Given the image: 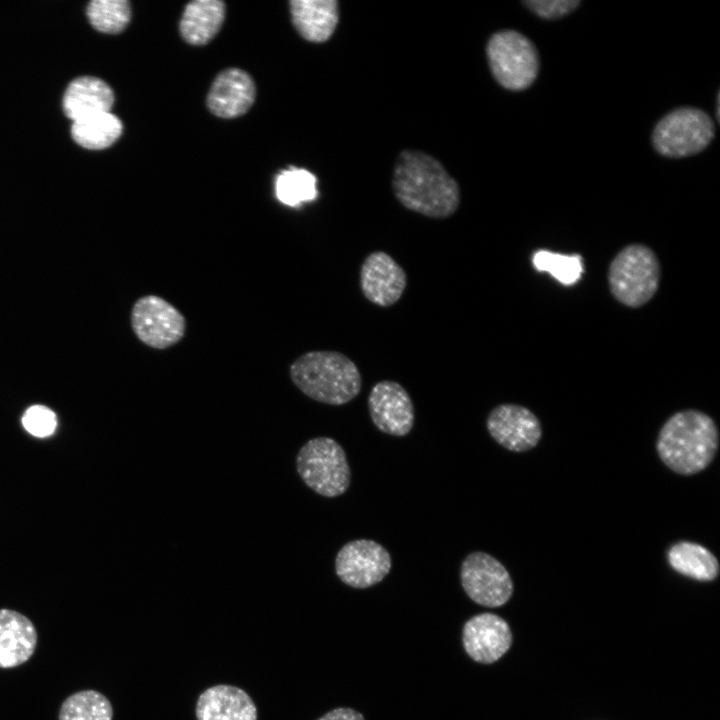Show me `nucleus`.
<instances>
[{
	"label": "nucleus",
	"mask_w": 720,
	"mask_h": 720,
	"mask_svg": "<svg viewBox=\"0 0 720 720\" xmlns=\"http://www.w3.org/2000/svg\"><path fill=\"white\" fill-rule=\"evenodd\" d=\"M130 322L136 337L146 346L158 350L176 345L186 331L184 315L166 299L154 294L135 301Z\"/></svg>",
	"instance_id": "nucleus-8"
},
{
	"label": "nucleus",
	"mask_w": 720,
	"mask_h": 720,
	"mask_svg": "<svg viewBox=\"0 0 720 720\" xmlns=\"http://www.w3.org/2000/svg\"><path fill=\"white\" fill-rule=\"evenodd\" d=\"M121 120L111 112L96 114L77 121L71 126V136L81 147L102 150L113 145L121 136Z\"/></svg>",
	"instance_id": "nucleus-22"
},
{
	"label": "nucleus",
	"mask_w": 720,
	"mask_h": 720,
	"mask_svg": "<svg viewBox=\"0 0 720 720\" xmlns=\"http://www.w3.org/2000/svg\"><path fill=\"white\" fill-rule=\"evenodd\" d=\"M460 580L468 597L481 606H503L513 594V581L506 567L483 551L472 552L464 558Z\"/></svg>",
	"instance_id": "nucleus-9"
},
{
	"label": "nucleus",
	"mask_w": 720,
	"mask_h": 720,
	"mask_svg": "<svg viewBox=\"0 0 720 720\" xmlns=\"http://www.w3.org/2000/svg\"><path fill=\"white\" fill-rule=\"evenodd\" d=\"M661 277L657 255L648 246L629 244L613 258L608 269V285L621 304L638 308L656 294Z\"/></svg>",
	"instance_id": "nucleus-4"
},
{
	"label": "nucleus",
	"mask_w": 720,
	"mask_h": 720,
	"mask_svg": "<svg viewBox=\"0 0 720 720\" xmlns=\"http://www.w3.org/2000/svg\"><path fill=\"white\" fill-rule=\"evenodd\" d=\"M666 557L674 571L696 581L711 582L720 572L717 557L696 542L678 541L669 547Z\"/></svg>",
	"instance_id": "nucleus-21"
},
{
	"label": "nucleus",
	"mask_w": 720,
	"mask_h": 720,
	"mask_svg": "<svg viewBox=\"0 0 720 720\" xmlns=\"http://www.w3.org/2000/svg\"><path fill=\"white\" fill-rule=\"evenodd\" d=\"M537 16L544 19L561 18L574 11L579 0H529L523 2Z\"/></svg>",
	"instance_id": "nucleus-28"
},
{
	"label": "nucleus",
	"mask_w": 720,
	"mask_h": 720,
	"mask_svg": "<svg viewBox=\"0 0 720 720\" xmlns=\"http://www.w3.org/2000/svg\"><path fill=\"white\" fill-rule=\"evenodd\" d=\"M22 424L31 435L44 438L54 433L57 427V418L50 408L33 405L24 412Z\"/></svg>",
	"instance_id": "nucleus-27"
},
{
	"label": "nucleus",
	"mask_w": 720,
	"mask_h": 720,
	"mask_svg": "<svg viewBox=\"0 0 720 720\" xmlns=\"http://www.w3.org/2000/svg\"><path fill=\"white\" fill-rule=\"evenodd\" d=\"M463 646L476 662L491 664L511 647L512 632L508 623L494 613L471 617L463 627Z\"/></svg>",
	"instance_id": "nucleus-14"
},
{
	"label": "nucleus",
	"mask_w": 720,
	"mask_h": 720,
	"mask_svg": "<svg viewBox=\"0 0 720 720\" xmlns=\"http://www.w3.org/2000/svg\"><path fill=\"white\" fill-rule=\"evenodd\" d=\"M486 427L499 445L513 452L533 449L542 437L538 417L530 409L513 403L494 407L487 416Z\"/></svg>",
	"instance_id": "nucleus-11"
},
{
	"label": "nucleus",
	"mask_w": 720,
	"mask_h": 720,
	"mask_svg": "<svg viewBox=\"0 0 720 720\" xmlns=\"http://www.w3.org/2000/svg\"><path fill=\"white\" fill-rule=\"evenodd\" d=\"M404 268L388 253L373 251L363 260L359 284L363 296L379 307H390L399 301L407 287Z\"/></svg>",
	"instance_id": "nucleus-13"
},
{
	"label": "nucleus",
	"mask_w": 720,
	"mask_h": 720,
	"mask_svg": "<svg viewBox=\"0 0 720 720\" xmlns=\"http://www.w3.org/2000/svg\"><path fill=\"white\" fill-rule=\"evenodd\" d=\"M289 375L305 396L333 406L352 401L362 388L357 364L339 351L305 352L291 363Z\"/></svg>",
	"instance_id": "nucleus-3"
},
{
	"label": "nucleus",
	"mask_w": 720,
	"mask_h": 720,
	"mask_svg": "<svg viewBox=\"0 0 720 720\" xmlns=\"http://www.w3.org/2000/svg\"><path fill=\"white\" fill-rule=\"evenodd\" d=\"M197 720H257V708L243 689L219 684L204 690L197 699Z\"/></svg>",
	"instance_id": "nucleus-16"
},
{
	"label": "nucleus",
	"mask_w": 720,
	"mask_h": 720,
	"mask_svg": "<svg viewBox=\"0 0 720 720\" xmlns=\"http://www.w3.org/2000/svg\"><path fill=\"white\" fill-rule=\"evenodd\" d=\"M318 720H365L363 715L351 708H336L333 709Z\"/></svg>",
	"instance_id": "nucleus-29"
},
{
	"label": "nucleus",
	"mask_w": 720,
	"mask_h": 720,
	"mask_svg": "<svg viewBox=\"0 0 720 720\" xmlns=\"http://www.w3.org/2000/svg\"><path fill=\"white\" fill-rule=\"evenodd\" d=\"M373 424L392 436L407 435L414 425L415 411L408 391L398 382L382 380L375 383L367 399Z\"/></svg>",
	"instance_id": "nucleus-12"
},
{
	"label": "nucleus",
	"mask_w": 720,
	"mask_h": 720,
	"mask_svg": "<svg viewBox=\"0 0 720 720\" xmlns=\"http://www.w3.org/2000/svg\"><path fill=\"white\" fill-rule=\"evenodd\" d=\"M256 95L250 75L238 68L222 71L213 81L207 97V106L216 116L235 118L246 113Z\"/></svg>",
	"instance_id": "nucleus-15"
},
{
	"label": "nucleus",
	"mask_w": 720,
	"mask_h": 720,
	"mask_svg": "<svg viewBox=\"0 0 720 720\" xmlns=\"http://www.w3.org/2000/svg\"><path fill=\"white\" fill-rule=\"evenodd\" d=\"M392 560L380 543L357 539L344 544L335 557V572L346 585L364 589L381 582L390 572Z\"/></svg>",
	"instance_id": "nucleus-10"
},
{
	"label": "nucleus",
	"mask_w": 720,
	"mask_h": 720,
	"mask_svg": "<svg viewBox=\"0 0 720 720\" xmlns=\"http://www.w3.org/2000/svg\"><path fill=\"white\" fill-rule=\"evenodd\" d=\"M296 470L304 484L323 497L344 494L351 481L346 453L329 437L308 440L297 453Z\"/></svg>",
	"instance_id": "nucleus-5"
},
{
	"label": "nucleus",
	"mask_w": 720,
	"mask_h": 720,
	"mask_svg": "<svg viewBox=\"0 0 720 720\" xmlns=\"http://www.w3.org/2000/svg\"><path fill=\"white\" fill-rule=\"evenodd\" d=\"M392 188L403 207L428 218H448L460 204L457 181L440 161L419 150L405 149L399 153Z\"/></svg>",
	"instance_id": "nucleus-1"
},
{
	"label": "nucleus",
	"mask_w": 720,
	"mask_h": 720,
	"mask_svg": "<svg viewBox=\"0 0 720 720\" xmlns=\"http://www.w3.org/2000/svg\"><path fill=\"white\" fill-rule=\"evenodd\" d=\"M87 17L96 30L117 34L130 21V3L127 0H93L87 6Z\"/></svg>",
	"instance_id": "nucleus-25"
},
{
	"label": "nucleus",
	"mask_w": 720,
	"mask_h": 720,
	"mask_svg": "<svg viewBox=\"0 0 720 720\" xmlns=\"http://www.w3.org/2000/svg\"><path fill=\"white\" fill-rule=\"evenodd\" d=\"M113 103V90L105 81L93 76H81L67 86L63 96V111L74 122L110 112Z\"/></svg>",
	"instance_id": "nucleus-18"
},
{
	"label": "nucleus",
	"mask_w": 720,
	"mask_h": 720,
	"mask_svg": "<svg viewBox=\"0 0 720 720\" xmlns=\"http://www.w3.org/2000/svg\"><path fill=\"white\" fill-rule=\"evenodd\" d=\"M113 708L109 699L96 690H81L62 703L58 720H112Z\"/></svg>",
	"instance_id": "nucleus-23"
},
{
	"label": "nucleus",
	"mask_w": 720,
	"mask_h": 720,
	"mask_svg": "<svg viewBox=\"0 0 720 720\" xmlns=\"http://www.w3.org/2000/svg\"><path fill=\"white\" fill-rule=\"evenodd\" d=\"M714 134V122L706 112L694 107H681L669 112L657 123L652 141L661 155L681 158L705 149Z\"/></svg>",
	"instance_id": "nucleus-7"
},
{
	"label": "nucleus",
	"mask_w": 720,
	"mask_h": 720,
	"mask_svg": "<svg viewBox=\"0 0 720 720\" xmlns=\"http://www.w3.org/2000/svg\"><path fill=\"white\" fill-rule=\"evenodd\" d=\"M719 447V431L714 420L696 409L681 410L662 425L656 451L673 472L690 476L706 469Z\"/></svg>",
	"instance_id": "nucleus-2"
},
{
	"label": "nucleus",
	"mask_w": 720,
	"mask_h": 720,
	"mask_svg": "<svg viewBox=\"0 0 720 720\" xmlns=\"http://www.w3.org/2000/svg\"><path fill=\"white\" fill-rule=\"evenodd\" d=\"M289 7L295 29L309 42L327 41L337 27L339 5L336 0H292Z\"/></svg>",
	"instance_id": "nucleus-19"
},
{
	"label": "nucleus",
	"mask_w": 720,
	"mask_h": 720,
	"mask_svg": "<svg viewBox=\"0 0 720 720\" xmlns=\"http://www.w3.org/2000/svg\"><path fill=\"white\" fill-rule=\"evenodd\" d=\"M224 18L225 4L222 1H192L186 5L182 14L180 34L189 44L204 45L218 33Z\"/></svg>",
	"instance_id": "nucleus-20"
},
{
	"label": "nucleus",
	"mask_w": 720,
	"mask_h": 720,
	"mask_svg": "<svg viewBox=\"0 0 720 720\" xmlns=\"http://www.w3.org/2000/svg\"><path fill=\"white\" fill-rule=\"evenodd\" d=\"M316 177L305 169L290 167L276 178V196L285 205L295 207L317 197Z\"/></svg>",
	"instance_id": "nucleus-24"
},
{
	"label": "nucleus",
	"mask_w": 720,
	"mask_h": 720,
	"mask_svg": "<svg viewBox=\"0 0 720 720\" xmlns=\"http://www.w3.org/2000/svg\"><path fill=\"white\" fill-rule=\"evenodd\" d=\"M37 631L22 613L0 609V668H14L27 662L37 646Z\"/></svg>",
	"instance_id": "nucleus-17"
},
{
	"label": "nucleus",
	"mask_w": 720,
	"mask_h": 720,
	"mask_svg": "<svg viewBox=\"0 0 720 720\" xmlns=\"http://www.w3.org/2000/svg\"><path fill=\"white\" fill-rule=\"evenodd\" d=\"M536 270L547 272L564 285H573L583 273V260L578 254H560L538 250L532 257Z\"/></svg>",
	"instance_id": "nucleus-26"
},
{
	"label": "nucleus",
	"mask_w": 720,
	"mask_h": 720,
	"mask_svg": "<svg viewBox=\"0 0 720 720\" xmlns=\"http://www.w3.org/2000/svg\"><path fill=\"white\" fill-rule=\"evenodd\" d=\"M486 54L491 73L505 89L528 88L539 71V57L533 43L515 30H500L491 35Z\"/></svg>",
	"instance_id": "nucleus-6"
}]
</instances>
